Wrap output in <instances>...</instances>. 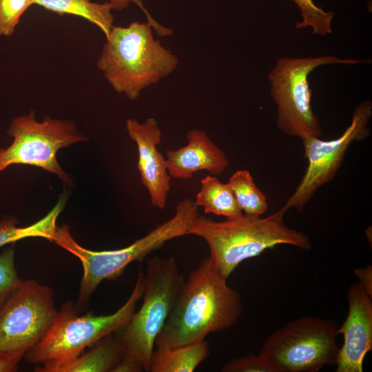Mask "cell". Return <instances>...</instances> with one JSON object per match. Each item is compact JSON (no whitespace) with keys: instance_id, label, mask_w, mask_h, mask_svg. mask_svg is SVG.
Here are the masks:
<instances>
[{"instance_id":"1","label":"cell","mask_w":372,"mask_h":372,"mask_svg":"<svg viewBox=\"0 0 372 372\" xmlns=\"http://www.w3.org/2000/svg\"><path fill=\"white\" fill-rule=\"evenodd\" d=\"M209 257L202 260L183 283L155 346L177 347L200 342L211 333L236 324L243 306L240 294Z\"/></svg>"},{"instance_id":"2","label":"cell","mask_w":372,"mask_h":372,"mask_svg":"<svg viewBox=\"0 0 372 372\" xmlns=\"http://www.w3.org/2000/svg\"><path fill=\"white\" fill-rule=\"evenodd\" d=\"M285 213L262 218L242 214L217 222L200 214L192 223L188 235L203 238L209 249V258L227 278L244 260L261 254L278 245H289L309 250V236L284 223Z\"/></svg>"},{"instance_id":"3","label":"cell","mask_w":372,"mask_h":372,"mask_svg":"<svg viewBox=\"0 0 372 372\" xmlns=\"http://www.w3.org/2000/svg\"><path fill=\"white\" fill-rule=\"evenodd\" d=\"M144 287L145 273L140 269L127 301L116 311L108 315L96 316L91 311L81 314L75 304H63L45 335L25 353L24 358L37 366L35 371L61 372L86 348L127 323L136 310Z\"/></svg>"},{"instance_id":"4","label":"cell","mask_w":372,"mask_h":372,"mask_svg":"<svg viewBox=\"0 0 372 372\" xmlns=\"http://www.w3.org/2000/svg\"><path fill=\"white\" fill-rule=\"evenodd\" d=\"M96 65L118 93L136 100L141 92L174 70L178 58L154 38L147 22L112 28Z\"/></svg>"},{"instance_id":"5","label":"cell","mask_w":372,"mask_h":372,"mask_svg":"<svg viewBox=\"0 0 372 372\" xmlns=\"http://www.w3.org/2000/svg\"><path fill=\"white\" fill-rule=\"evenodd\" d=\"M183 282L174 257L147 259L142 305L116 332L123 348V356L113 372L149 371L156 338Z\"/></svg>"},{"instance_id":"6","label":"cell","mask_w":372,"mask_h":372,"mask_svg":"<svg viewBox=\"0 0 372 372\" xmlns=\"http://www.w3.org/2000/svg\"><path fill=\"white\" fill-rule=\"evenodd\" d=\"M369 61L340 59L333 55L277 59L268 74L270 94L277 107V127L280 132L300 139L320 137L322 130L311 106L309 76L316 68L327 65H356Z\"/></svg>"},{"instance_id":"7","label":"cell","mask_w":372,"mask_h":372,"mask_svg":"<svg viewBox=\"0 0 372 372\" xmlns=\"http://www.w3.org/2000/svg\"><path fill=\"white\" fill-rule=\"evenodd\" d=\"M338 329L332 319L302 317L272 333L259 354L274 372H316L335 366Z\"/></svg>"},{"instance_id":"8","label":"cell","mask_w":372,"mask_h":372,"mask_svg":"<svg viewBox=\"0 0 372 372\" xmlns=\"http://www.w3.org/2000/svg\"><path fill=\"white\" fill-rule=\"evenodd\" d=\"M52 289L21 280L0 306V356L19 362L45 335L58 313Z\"/></svg>"},{"instance_id":"9","label":"cell","mask_w":372,"mask_h":372,"mask_svg":"<svg viewBox=\"0 0 372 372\" xmlns=\"http://www.w3.org/2000/svg\"><path fill=\"white\" fill-rule=\"evenodd\" d=\"M7 133L14 140L7 148H0V172L12 165H34L54 174L65 185H72L56 154L62 148L87 140L72 121L49 116L38 121L34 112H30L14 118Z\"/></svg>"},{"instance_id":"10","label":"cell","mask_w":372,"mask_h":372,"mask_svg":"<svg viewBox=\"0 0 372 372\" xmlns=\"http://www.w3.org/2000/svg\"><path fill=\"white\" fill-rule=\"evenodd\" d=\"M371 116L372 102L366 99L355 107L349 125L339 137L331 140L315 136L301 138L307 167L294 192L279 209L281 211L285 214L293 208L299 214L302 212L316 192L335 177L349 147L370 136Z\"/></svg>"},{"instance_id":"11","label":"cell","mask_w":372,"mask_h":372,"mask_svg":"<svg viewBox=\"0 0 372 372\" xmlns=\"http://www.w3.org/2000/svg\"><path fill=\"white\" fill-rule=\"evenodd\" d=\"M166 241L165 232L156 227L126 247L92 251L79 245L72 236L70 227L63 225L58 226L54 242L77 257L82 264L83 274L76 303L81 309L101 282L117 279L130 263L143 260L149 254L162 247Z\"/></svg>"},{"instance_id":"12","label":"cell","mask_w":372,"mask_h":372,"mask_svg":"<svg viewBox=\"0 0 372 372\" xmlns=\"http://www.w3.org/2000/svg\"><path fill=\"white\" fill-rule=\"evenodd\" d=\"M349 309L338 333L344 336L336 372H362L366 354L372 349V298L358 282L347 292Z\"/></svg>"},{"instance_id":"13","label":"cell","mask_w":372,"mask_h":372,"mask_svg":"<svg viewBox=\"0 0 372 372\" xmlns=\"http://www.w3.org/2000/svg\"><path fill=\"white\" fill-rule=\"evenodd\" d=\"M126 129L131 139L136 144L138 152V169L141 182L147 189L152 205L165 208L170 190L169 176L166 160L158 150L161 141V130L154 118H148L144 123L129 118Z\"/></svg>"},{"instance_id":"14","label":"cell","mask_w":372,"mask_h":372,"mask_svg":"<svg viewBox=\"0 0 372 372\" xmlns=\"http://www.w3.org/2000/svg\"><path fill=\"white\" fill-rule=\"evenodd\" d=\"M187 138L185 146L166 151L167 169L171 177L190 179L201 170L217 176L227 169L229 165L227 156L204 131L190 130Z\"/></svg>"},{"instance_id":"15","label":"cell","mask_w":372,"mask_h":372,"mask_svg":"<svg viewBox=\"0 0 372 372\" xmlns=\"http://www.w3.org/2000/svg\"><path fill=\"white\" fill-rule=\"evenodd\" d=\"M209 353L205 340L173 347L155 346L149 372H193Z\"/></svg>"},{"instance_id":"16","label":"cell","mask_w":372,"mask_h":372,"mask_svg":"<svg viewBox=\"0 0 372 372\" xmlns=\"http://www.w3.org/2000/svg\"><path fill=\"white\" fill-rule=\"evenodd\" d=\"M66 365L61 372H113L123 356L116 332L107 335Z\"/></svg>"},{"instance_id":"17","label":"cell","mask_w":372,"mask_h":372,"mask_svg":"<svg viewBox=\"0 0 372 372\" xmlns=\"http://www.w3.org/2000/svg\"><path fill=\"white\" fill-rule=\"evenodd\" d=\"M68 198L65 191L59 196L54 207L41 220L35 223L22 227L16 226L17 221L8 217L0 221V248L19 240L39 237L54 242L57 229L58 216L64 209Z\"/></svg>"},{"instance_id":"18","label":"cell","mask_w":372,"mask_h":372,"mask_svg":"<svg viewBox=\"0 0 372 372\" xmlns=\"http://www.w3.org/2000/svg\"><path fill=\"white\" fill-rule=\"evenodd\" d=\"M34 4L59 14L81 17L99 27L107 37L113 27L114 17L108 1L92 0H33Z\"/></svg>"},{"instance_id":"19","label":"cell","mask_w":372,"mask_h":372,"mask_svg":"<svg viewBox=\"0 0 372 372\" xmlns=\"http://www.w3.org/2000/svg\"><path fill=\"white\" fill-rule=\"evenodd\" d=\"M194 204L203 207L206 214L212 213L227 219L236 218L243 214L229 185L213 175L201 180V187Z\"/></svg>"},{"instance_id":"20","label":"cell","mask_w":372,"mask_h":372,"mask_svg":"<svg viewBox=\"0 0 372 372\" xmlns=\"http://www.w3.org/2000/svg\"><path fill=\"white\" fill-rule=\"evenodd\" d=\"M243 214L261 216L268 209L266 196L256 186L250 172L236 171L227 183Z\"/></svg>"},{"instance_id":"21","label":"cell","mask_w":372,"mask_h":372,"mask_svg":"<svg viewBox=\"0 0 372 372\" xmlns=\"http://www.w3.org/2000/svg\"><path fill=\"white\" fill-rule=\"evenodd\" d=\"M300 8L302 20L296 23V29L309 27L312 34L326 36L332 32L333 13L324 11L313 0H291Z\"/></svg>"},{"instance_id":"22","label":"cell","mask_w":372,"mask_h":372,"mask_svg":"<svg viewBox=\"0 0 372 372\" xmlns=\"http://www.w3.org/2000/svg\"><path fill=\"white\" fill-rule=\"evenodd\" d=\"M33 0H0V35L11 36Z\"/></svg>"},{"instance_id":"23","label":"cell","mask_w":372,"mask_h":372,"mask_svg":"<svg viewBox=\"0 0 372 372\" xmlns=\"http://www.w3.org/2000/svg\"><path fill=\"white\" fill-rule=\"evenodd\" d=\"M21 280L15 268L14 247H7L0 254V306Z\"/></svg>"},{"instance_id":"24","label":"cell","mask_w":372,"mask_h":372,"mask_svg":"<svg viewBox=\"0 0 372 372\" xmlns=\"http://www.w3.org/2000/svg\"><path fill=\"white\" fill-rule=\"evenodd\" d=\"M223 372H274L269 364L260 355L249 353L236 358L221 369Z\"/></svg>"},{"instance_id":"25","label":"cell","mask_w":372,"mask_h":372,"mask_svg":"<svg viewBox=\"0 0 372 372\" xmlns=\"http://www.w3.org/2000/svg\"><path fill=\"white\" fill-rule=\"evenodd\" d=\"M108 2L112 9L116 11H120L127 8L130 3L136 4L143 11L147 17V23L152 26L157 34L161 37L166 34L167 28L159 24L152 17L144 7L142 0H109Z\"/></svg>"},{"instance_id":"26","label":"cell","mask_w":372,"mask_h":372,"mask_svg":"<svg viewBox=\"0 0 372 372\" xmlns=\"http://www.w3.org/2000/svg\"><path fill=\"white\" fill-rule=\"evenodd\" d=\"M358 278V283L366 293L372 298V266L368 265L365 267L358 268L354 270Z\"/></svg>"},{"instance_id":"27","label":"cell","mask_w":372,"mask_h":372,"mask_svg":"<svg viewBox=\"0 0 372 372\" xmlns=\"http://www.w3.org/2000/svg\"><path fill=\"white\" fill-rule=\"evenodd\" d=\"M18 364L12 360L0 356V372L16 371Z\"/></svg>"}]
</instances>
